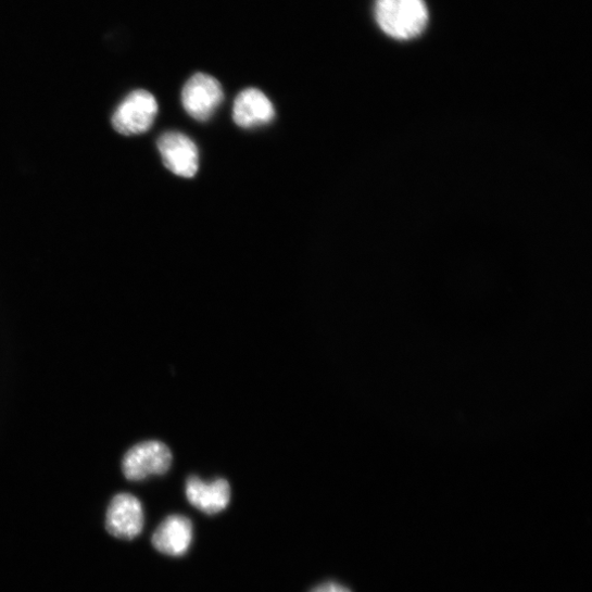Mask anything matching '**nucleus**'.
I'll return each mask as SVG.
<instances>
[{
	"mask_svg": "<svg viewBox=\"0 0 592 592\" xmlns=\"http://www.w3.org/2000/svg\"><path fill=\"white\" fill-rule=\"evenodd\" d=\"M375 16L387 36L401 41L423 35L429 22L425 0H376Z\"/></svg>",
	"mask_w": 592,
	"mask_h": 592,
	"instance_id": "f257e3e1",
	"label": "nucleus"
},
{
	"mask_svg": "<svg viewBox=\"0 0 592 592\" xmlns=\"http://www.w3.org/2000/svg\"><path fill=\"white\" fill-rule=\"evenodd\" d=\"M158 112L159 103L151 92L135 90L114 111L112 126L121 135L140 136L152 128Z\"/></svg>",
	"mask_w": 592,
	"mask_h": 592,
	"instance_id": "f03ea898",
	"label": "nucleus"
},
{
	"mask_svg": "<svg viewBox=\"0 0 592 592\" xmlns=\"http://www.w3.org/2000/svg\"><path fill=\"white\" fill-rule=\"evenodd\" d=\"M173 454L161 441H147L130 449L123 461V471L129 481H143L163 476L171 468Z\"/></svg>",
	"mask_w": 592,
	"mask_h": 592,
	"instance_id": "7ed1b4c3",
	"label": "nucleus"
},
{
	"mask_svg": "<svg viewBox=\"0 0 592 592\" xmlns=\"http://www.w3.org/2000/svg\"><path fill=\"white\" fill-rule=\"evenodd\" d=\"M146 524L142 503L127 493L112 499L105 513V530L116 539L134 540L138 538Z\"/></svg>",
	"mask_w": 592,
	"mask_h": 592,
	"instance_id": "20e7f679",
	"label": "nucleus"
},
{
	"mask_svg": "<svg viewBox=\"0 0 592 592\" xmlns=\"http://www.w3.org/2000/svg\"><path fill=\"white\" fill-rule=\"evenodd\" d=\"M223 99L221 84L214 77L201 73L186 83L181 93L185 110L198 122L210 121Z\"/></svg>",
	"mask_w": 592,
	"mask_h": 592,
	"instance_id": "39448f33",
	"label": "nucleus"
},
{
	"mask_svg": "<svg viewBox=\"0 0 592 592\" xmlns=\"http://www.w3.org/2000/svg\"><path fill=\"white\" fill-rule=\"evenodd\" d=\"M164 165L175 175L191 178L199 169V151L194 142L180 133H166L158 142Z\"/></svg>",
	"mask_w": 592,
	"mask_h": 592,
	"instance_id": "423d86ee",
	"label": "nucleus"
},
{
	"mask_svg": "<svg viewBox=\"0 0 592 592\" xmlns=\"http://www.w3.org/2000/svg\"><path fill=\"white\" fill-rule=\"evenodd\" d=\"M275 116L273 102L260 89H245L235 99L232 118L241 128L253 129L269 125Z\"/></svg>",
	"mask_w": 592,
	"mask_h": 592,
	"instance_id": "0eeeda50",
	"label": "nucleus"
},
{
	"mask_svg": "<svg viewBox=\"0 0 592 592\" xmlns=\"http://www.w3.org/2000/svg\"><path fill=\"white\" fill-rule=\"evenodd\" d=\"M186 496L189 503L206 515L223 512L230 502V487L224 479L210 483L198 477H190L186 484Z\"/></svg>",
	"mask_w": 592,
	"mask_h": 592,
	"instance_id": "6e6552de",
	"label": "nucleus"
},
{
	"mask_svg": "<svg viewBox=\"0 0 592 592\" xmlns=\"http://www.w3.org/2000/svg\"><path fill=\"white\" fill-rule=\"evenodd\" d=\"M192 534V524L188 518L169 516L156 529L152 543L159 552L179 557L188 552Z\"/></svg>",
	"mask_w": 592,
	"mask_h": 592,
	"instance_id": "1a4fd4ad",
	"label": "nucleus"
},
{
	"mask_svg": "<svg viewBox=\"0 0 592 592\" xmlns=\"http://www.w3.org/2000/svg\"><path fill=\"white\" fill-rule=\"evenodd\" d=\"M311 592H351L348 588L337 583V582H325L319 584Z\"/></svg>",
	"mask_w": 592,
	"mask_h": 592,
	"instance_id": "9d476101",
	"label": "nucleus"
}]
</instances>
